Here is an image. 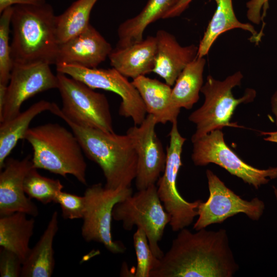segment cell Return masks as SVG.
<instances>
[{"label": "cell", "instance_id": "obj_24", "mask_svg": "<svg viewBox=\"0 0 277 277\" xmlns=\"http://www.w3.org/2000/svg\"><path fill=\"white\" fill-rule=\"evenodd\" d=\"M52 103L39 101L13 118L1 123L0 125V169L18 141L24 139L32 120L41 113L49 111Z\"/></svg>", "mask_w": 277, "mask_h": 277}, {"label": "cell", "instance_id": "obj_33", "mask_svg": "<svg viewBox=\"0 0 277 277\" xmlns=\"http://www.w3.org/2000/svg\"><path fill=\"white\" fill-rule=\"evenodd\" d=\"M45 3V0H0V12L14 5H39Z\"/></svg>", "mask_w": 277, "mask_h": 277}, {"label": "cell", "instance_id": "obj_25", "mask_svg": "<svg viewBox=\"0 0 277 277\" xmlns=\"http://www.w3.org/2000/svg\"><path fill=\"white\" fill-rule=\"evenodd\" d=\"M205 65L204 57H197L181 72L171 91V101L175 107L190 109L197 102L203 86Z\"/></svg>", "mask_w": 277, "mask_h": 277}, {"label": "cell", "instance_id": "obj_9", "mask_svg": "<svg viewBox=\"0 0 277 277\" xmlns=\"http://www.w3.org/2000/svg\"><path fill=\"white\" fill-rule=\"evenodd\" d=\"M169 144L166 149V161L164 171L156 182L157 191L164 207L170 216L169 225L173 231L189 226L198 215L197 208L201 201L185 200L177 188V177L182 165L183 146L186 140L179 131L177 122L172 124L169 133Z\"/></svg>", "mask_w": 277, "mask_h": 277}, {"label": "cell", "instance_id": "obj_18", "mask_svg": "<svg viewBox=\"0 0 277 277\" xmlns=\"http://www.w3.org/2000/svg\"><path fill=\"white\" fill-rule=\"evenodd\" d=\"M156 48L155 36H148L124 48H115L108 57L110 65L127 78L146 75L153 71Z\"/></svg>", "mask_w": 277, "mask_h": 277}, {"label": "cell", "instance_id": "obj_26", "mask_svg": "<svg viewBox=\"0 0 277 277\" xmlns=\"http://www.w3.org/2000/svg\"><path fill=\"white\" fill-rule=\"evenodd\" d=\"M98 0H76L56 16L57 37L60 44L84 31L90 25L91 12Z\"/></svg>", "mask_w": 277, "mask_h": 277}, {"label": "cell", "instance_id": "obj_19", "mask_svg": "<svg viewBox=\"0 0 277 277\" xmlns=\"http://www.w3.org/2000/svg\"><path fill=\"white\" fill-rule=\"evenodd\" d=\"M131 82L139 92L147 113L152 115L157 124L177 122L181 109L172 104L170 86L145 75L133 79Z\"/></svg>", "mask_w": 277, "mask_h": 277}, {"label": "cell", "instance_id": "obj_12", "mask_svg": "<svg viewBox=\"0 0 277 277\" xmlns=\"http://www.w3.org/2000/svg\"><path fill=\"white\" fill-rule=\"evenodd\" d=\"M209 191L208 200L201 201L197 208L198 219L193 225L196 230L212 224L221 223L228 218L244 213L249 219L258 221L263 214L265 204L258 197L251 201L243 200L228 188L211 170L206 172Z\"/></svg>", "mask_w": 277, "mask_h": 277}, {"label": "cell", "instance_id": "obj_16", "mask_svg": "<svg viewBox=\"0 0 277 277\" xmlns=\"http://www.w3.org/2000/svg\"><path fill=\"white\" fill-rule=\"evenodd\" d=\"M112 50L110 44L90 24L81 33L60 44L55 65L67 64L97 68Z\"/></svg>", "mask_w": 277, "mask_h": 277}, {"label": "cell", "instance_id": "obj_5", "mask_svg": "<svg viewBox=\"0 0 277 277\" xmlns=\"http://www.w3.org/2000/svg\"><path fill=\"white\" fill-rule=\"evenodd\" d=\"M243 77L240 71L228 76L223 81L215 80L210 75L207 76L201 89L205 97L204 103L188 117V120L196 125V130L191 137L192 142L212 131L222 130L224 127L244 128L236 122H230L239 104L251 102L256 96L255 90L248 88L242 97H234L232 89L241 85Z\"/></svg>", "mask_w": 277, "mask_h": 277}, {"label": "cell", "instance_id": "obj_10", "mask_svg": "<svg viewBox=\"0 0 277 277\" xmlns=\"http://www.w3.org/2000/svg\"><path fill=\"white\" fill-rule=\"evenodd\" d=\"M191 159L195 166L216 164L256 189L277 178V167L255 168L241 159L226 144L221 129H216L192 142Z\"/></svg>", "mask_w": 277, "mask_h": 277}, {"label": "cell", "instance_id": "obj_4", "mask_svg": "<svg viewBox=\"0 0 277 277\" xmlns=\"http://www.w3.org/2000/svg\"><path fill=\"white\" fill-rule=\"evenodd\" d=\"M24 139L33 149L34 168L66 177L70 174L86 185L87 164L75 134L56 123L29 128Z\"/></svg>", "mask_w": 277, "mask_h": 277}, {"label": "cell", "instance_id": "obj_28", "mask_svg": "<svg viewBox=\"0 0 277 277\" xmlns=\"http://www.w3.org/2000/svg\"><path fill=\"white\" fill-rule=\"evenodd\" d=\"M13 6L1 13L0 18V84L7 86L9 82L13 61L9 44L10 26Z\"/></svg>", "mask_w": 277, "mask_h": 277}, {"label": "cell", "instance_id": "obj_8", "mask_svg": "<svg viewBox=\"0 0 277 277\" xmlns=\"http://www.w3.org/2000/svg\"><path fill=\"white\" fill-rule=\"evenodd\" d=\"M63 106L59 112L74 124L113 132L108 101L104 94L67 75L57 73Z\"/></svg>", "mask_w": 277, "mask_h": 277}, {"label": "cell", "instance_id": "obj_1", "mask_svg": "<svg viewBox=\"0 0 277 277\" xmlns=\"http://www.w3.org/2000/svg\"><path fill=\"white\" fill-rule=\"evenodd\" d=\"M227 231H179L150 277H231L238 270Z\"/></svg>", "mask_w": 277, "mask_h": 277}, {"label": "cell", "instance_id": "obj_7", "mask_svg": "<svg viewBox=\"0 0 277 277\" xmlns=\"http://www.w3.org/2000/svg\"><path fill=\"white\" fill-rule=\"evenodd\" d=\"M132 194L131 187L120 186L112 189L99 183L87 188L83 195L85 209L81 233L84 240L87 242L100 243L114 254L125 252L126 248L124 244L112 239V211L116 203Z\"/></svg>", "mask_w": 277, "mask_h": 277}, {"label": "cell", "instance_id": "obj_14", "mask_svg": "<svg viewBox=\"0 0 277 277\" xmlns=\"http://www.w3.org/2000/svg\"><path fill=\"white\" fill-rule=\"evenodd\" d=\"M156 124L153 116L148 114L140 125L130 127L126 132L133 143L137 156L135 179L137 190L155 185L165 168L166 152L157 136Z\"/></svg>", "mask_w": 277, "mask_h": 277}, {"label": "cell", "instance_id": "obj_29", "mask_svg": "<svg viewBox=\"0 0 277 277\" xmlns=\"http://www.w3.org/2000/svg\"><path fill=\"white\" fill-rule=\"evenodd\" d=\"M137 264L133 276L150 277V272L157 265L159 259L153 253L144 230L137 227L133 235Z\"/></svg>", "mask_w": 277, "mask_h": 277}, {"label": "cell", "instance_id": "obj_15", "mask_svg": "<svg viewBox=\"0 0 277 277\" xmlns=\"http://www.w3.org/2000/svg\"><path fill=\"white\" fill-rule=\"evenodd\" d=\"M34 167L30 156L7 159L0 173V216L21 212L36 217L38 209L24 190L25 178Z\"/></svg>", "mask_w": 277, "mask_h": 277}, {"label": "cell", "instance_id": "obj_31", "mask_svg": "<svg viewBox=\"0 0 277 277\" xmlns=\"http://www.w3.org/2000/svg\"><path fill=\"white\" fill-rule=\"evenodd\" d=\"M23 262L14 252L1 247L0 275L1 277L21 276Z\"/></svg>", "mask_w": 277, "mask_h": 277}, {"label": "cell", "instance_id": "obj_23", "mask_svg": "<svg viewBox=\"0 0 277 277\" xmlns=\"http://www.w3.org/2000/svg\"><path fill=\"white\" fill-rule=\"evenodd\" d=\"M25 213L17 212L0 216V246L15 253L23 264L31 248L30 240L33 234L34 217L27 218Z\"/></svg>", "mask_w": 277, "mask_h": 277}, {"label": "cell", "instance_id": "obj_13", "mask_svg": "<svg viewBox=\"0 0 277 277\" xmlns=\"http://www.w3.org/2000/svg\"><path fill=\"white\" fill-rule=\"evenodd\" d=\"M5 94L0 122L8 121L21 112L23 103L34 95L52 89H57V75L50 65L44 63L13 64Z\"/></svg>", "mask_w": 277, "mask_h": 277}, {"label": "cell", "instance_id": "obj_11", "mask_svg": "<svg viewBox=\"0 0 277 277\" xmlns=\"http://www.w3.org/2000/svg\"><path fill=\"white\" fill-rule=\"evenodd\" d=\"M57 72L65 74L94 89L111 91L121 98L120 115L131 118L135 125H140L146 117L144 103L137 90L125 77L113 68H88L67 64L56 65Z\"/></svg>", "mask_w": 277, "mask_h": 277}, {"label": "cell", "instance_id": "obj_35", "mask_svg": "<svg viewBox=\"0 0 277 277\" xmlns=\"http://www.w3.org/2000/svg\"><path fill=\"white\" fill-rule=\"evenodd\" d=\"M271 105L272 112L275 117V123L277 126V90L272 95L271 98Z\"/></svg>", "mask_w": 277, "mask_h": 277}, {"label": "cell", "instance_id": "obj_37", "mask_svg": "<svg viewBox=\"0 0 277 277\" xmlns=\"http://www.w3.org/2000/svg\"><path fill=\"white\" fill-rule=\"evenodd\" d=\"M273 189H274V194H275V197H276V199L277 200V188H275V187H273Z\"/></svg>", "mask_w": 277, "mask_h": 277}, {"label": "cell", "instance_id": "obj_20", "mask_svg": "<svg viewBox=\"0 0 277 277\" xmlns=\"http://www.w3.org/2000/svg\"><path fill=\"white\" fill-rule=\"evenodd\" d=\"M214 1L216 9L198 46L197 57H205L217 37L233 29L239 28L249 32L251 34V41L259 43L263 34L258 32L251 24L243 23L238 19L232 0Z\"/></svg>", "mask_w": 277, "mask_h": 277}, {"label": "cell", "instance_id": "obj_21", "mask_svg": "<svg viewBox=\"0 0 277 277\" xmlns=\"http://www.w3.org/2000/svg\"><path fill=\"white\" fill-rule=\"evenodd\" d=\"M58 230V212H53L39 239L24 262L21 276L50 277L55 267L53 244Z\"/></svg>", "mask_w": 277, "mask_h": 277}, {"label": "cell", "instance_id": "obj_2", "mask_svg": "<svg viewBox=\"0 0 277 277\" xmlns=\"http://www.w3.org/2000/svg\"><path fill=\"white\" fill-rule=\"evenodd\" d=\"M58 109L56 104L52 103L49 111L65 122L86 156L100 166L106 180L105 187L112 189L130 187L136 175L137 156L130 136L77 125Z\"/></svg>", "mask_w": 277, "mask_h": 277}, {"label": "cell", "instance_id": "obj_6", "mask_svg": "<svg viewBox=\"0 0 277 277\" xmlns=\"http://www.w3.org/2000/svg\"><path fill=\"white\" fill-rule=\"evenodd\" d=\"M112 219L121 221L126 231L131 230L135 225L143 229L153 254L159 259L163 257L164 253L159 243L166 226L169 224L170 216L160 199L156 185L138 190L116 203L113 209Z\"/></svg>", "mask_w": 277, "mask_h": 277}, {"label": "cell", "instance_id": "obj_36", "mask_svg": "<svg viewBox=\"0 0 277 277\" xmlns=\"http://www.w3.org/2000/svg\"><path fill=\"white\" fill-rule=\"evenodd\" d=\"M261 133L262 135H268L267 137L264 138L265 141L277 143V131L272 132H261Z\"/></svg>", "mask_w": 277, "mask_h": 277}, {"label": "cell", "instance_id": "obj_27", "mask_svg": "<svg viewBox=\"0 0 277 277\" xmlns=\"http://www.w3.org/2000/svg\"><path fill=\"white\" fill-rule=\"evenodd\" d=\"M24 190L30 199H34L44 205L55 203L63 185L58 179H53L40 174L33 167L27 174L24 183Z\"/></svg>", "mask_w": 277, "mask_h": 277}, {"label": "cell", "instance_id": "obj_34", "mask_svg": "<svg viewBox=\"0 0 277 277\" xmlns=\"http://www.w3.org/2000/svg\"><path fill=\"white\" fill-rule=\"evenodd\" d=\"M193 0H180L177 4L164 17L163 19L173 18L180 16L189 6Z\"/></svg>", "mask_w": 277, "mask_h": 277}, {"label": "cell", "instance_id": "obj_32", "mask_svg": "<svg viewBox=\"0 0 277 277\" xmlns=\"http://www.w3.org/2000/svg\"><path fill=\"white\" fill-rule=\"evenodd\" d=\"M269 0H250L246 5L247 8V17L251 22L259 25L262 21L261 11Z\"/></svg>", "mask_w": 277, "mask_h": 277}, {"label": "cell", "instance_id": "obj_30", "mask_svg": "<svg viewBox=\"0 0 277 277\" xmlns=\"http://www.w3.org/2000/svg\"><path fill=\"white\" fill-rule=\"evenodd\" d=\"M55 203L60 205L64 219L74 220L83 218L85 209L84 196H78L62 190L58 194Z\"/></svg>", "mask_w": 277, "mask_h": 277}, {"label": "cell", "instance_id": "obj_22", "mask_svg": "<svg viewBox=\"0 0 277 277\" xmlns=\"http://www.w3.org/2000/svg\"><path fill=\"white\" fill-rule=\"evenodd\" d=\"M180 0H148L141 11L122 23L117 29L115 48H121L142 41L145 29L151 23L164 18Z\"/></svg>", "mask_w": 277, "mask_h": 277}, {"label": "cell", "instance_id": "obj_17", "mask_svg": "<svg viewBox=\"0 0 277 277\" xmlns=\"http://www.w3.org/2000/svg\"><path fill=\"white\" fill-rule=\"evenodd\" d=\"M155 36L157 48L152 72L173 86L185 67L197 57L198 46H182L173 34L163 29L157 30Z\"/></svg>", "mask_w": 277, "mask_h": 277}, {"label": "cell", "instance_id": "obj_3", "mask_svg": "<svg viewBox=\"0 0 277 277\" xmlns=\"http://www.w3.org/2000/svg\"><path fill=\"white\" fill-rule=\"evenodd\" d=\"M55 19L52 6L47 3L13 6L11 48L13 64H56L60 44Z\"/></svg>", "mask_w": 277, "mask_h": 277}]
</instances>
